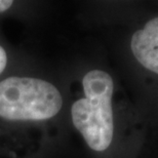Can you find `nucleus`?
<instances>
[{
	"label": "nucleus",
	"mask_w": 158,
	"mask_h": 158,
	"mask_svg": "<svg viewBox=\"0 0 158 158\" xmlns=\"http://www.w3.org/2000/svg\"><path fill=\"white\" fill-rule=\"evenodd\" d=\"M63 97L42 79L9 77L0 82V117L14 121H39L61 111Z\"/></svg>",
	"instance_id": "3"
},
{
	"label": "nucleus",
	"mask_w": 158,
	"mask_h": 158,
	"mask_svg": "<svg viewBox=\"0 0 158 158\" xmlns=\"http://www.w3.org/2000/svg\"><path fill=\"white\" fill-rule=\"evenodd\" d=\"M12 4V1H7V0H0V12L5 11L10 7Z\"/></svg>",
	"instance_id": "5"
},
{
	"label": "nucleus",
	"mask_w": 158,
	"mask_h": 158,
	"mask_svg": "<svg viewBox=\"0 0 158 158\" xmlns=\"http://www.w3.org/2000/svg\"><path fill=\"white\" fill-rule=\"evenodd\" d=\"M123 14L120 56L129 94L158 142V1H135Z\"/></svg>",
	"instance_id": "2"
},
{
	"label": "nucleus",
	"mask_w": 158,
	"mask_h": 158,
	"mask_svg": "<svg viewBox=\"0 0 158 158\" xmlns=\"http://www.w3.org/2000/svg\"><path fill=\"white\" fill-rule=\"evenodd\" d=\"M151 158H158V142H157L156 147H155V149H154V151H153Z\"/></svg>",
	"instance_id": "6"
},
{
	"label": "nucleus",
	"mask_w": 158,
	"mask_h": 158,
	"mask_svg": "<svg viewBox=\"0 0 158 158\" xmlns=\"http://www.w3.org/2000/svg\"><path fill=\"white\" fill-rule=\"evenodd\" d=\"M82 93L71 105V120L91 152L114 158H151L156 146L152 129L132 101L103 68L81 76Z\"/></svg>",
	"instance_id": "1"
},
{
	"label": "nucleus",
	"mask_w": 158,
	"mask_h": 158,
	"mask_svg": "<svg viewBox=\"0 0 158 158\" xmlns=\"http://www.w3.org/2000/svg\"><path fill=\"white\" fill-rule=\"evenodd\" d=\"M6 63H7V56H6L5 50L3 49L2 46H0V74L2 73L3 70L6 67Z\"/></svg>",
	"instance_id": "4"
}]
</instances>
